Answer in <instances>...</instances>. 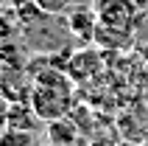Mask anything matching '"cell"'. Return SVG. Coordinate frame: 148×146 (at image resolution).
<instances>
[{
	"label": "cell",
	"mask_w": 148,
	"mask_h": 146,
	"mask_svg": "<svg viewBox=\"0 0 148 146\" xmlns=\"http://www.w3.org/2000/svg\"><path fill=\"white\" fill-rule=\"evenodd\" d=\"M31 107L45 124L56 121V118H64L73 110V79H70V73L59 70L53 65L34 73Z\"/></svg>",
	"instance_id": "cell-1"
},
{
	"label": "cell",
	"mask_w": 148,
	"mask_h": 146,
	"mask_svg": "<svg viewBox=\"0 0 148 146\" xmlns=\"http://www.w3.org/2000/svg\"><path fill=\"white\" fill-rule=\"evenodd\" d=\"M31 70H28V59L23 51L3 42L0 45V96L6 101H31Z\"/></svg>",
	"instance_id": "cell-2"
},
{
	"label": "cell",
	"mask_w": 148,
	"mask_h": 146,
	"mask_svg": "<svg viewBox=\"0 0 148 146\" xmlns=\"http://www.w3.org/2000/svg\"><path fill=\"white\" fill-rule=\"evenodd\" d=\"M92 8H95L101 25H112V28H123V31H137L145 17L134 0H92Z\"/></svg>",
	"instance_id": "cell-3"
},
{
	"label": "cell",
	"mask_w": 148,
	"mask_h": 146,
	"mask_svg": "<svg viewBox=\"0 0 148 146\" xmlns=\"http://www.w3.org/2000/svg\"><path fill=\"white\" fill-rule=\"evenodd\" d=\"M67 31L75 40H81L84 45L95 42V31H98V14L92 6H70L67 8Z\"/></svg>",
	"instance_id": "cell-4"
},
{
	"label": "cell",
	"mask_w": 148,
	"mask_h": 146,
	"mask_svg": "<svg viewBox=\"0 0 148 146\" xmlns=\"http://www.w3.org/2000/svg\"><path fill=\"white\" fill-rule=\"evenodd\" d=\"M95 45L103 51H123L134 45V31H123V28H112V25H101L95 31Z\"/></svg>",
	"instance_id": "cell-5"
},
{
	"label": "cell",
	"mask_w": 148,
	"mask_h": 146,
	"mask_svg": "<svg viewBox=\"0 0 148 146\" xmlns=\"http://www.w3.org/2000/svg\"><path fill=\"white\" fill-rule=\"evenodd\" d=\"M98 67H101V59L95 56V54L78 51V54H73V59H70L67 73H70L73 81H87V79H92V76L98 73Z\"/></svg>",
	"instance_id": "cell-6"
},
{
	"label": "cell",
	"mask_w": 148,
	"mask_h": 146,
	"mask_svg": "<svg viewBox=\"0 0 148 146\" xmlns=\"http://www.w3.org/2000/svg\"><path fill=\"white\" fill-rule=\"evenodd\" d=\"M48 140L50 146H75L78 143V127L67 115L56 118V121H48Z\"/></svg>",
	"instance_id": "cell-7"
},
{
	"label": "cell",
	"mask_w": 148,
	"mask_h": 146,
	"mask_svg": "<svg viewBox=\"0 0 148 146\" xmlns=\"http://www.w3.org/2000/svg\"><path fill=\"white\" fill-rule=\"evenodd\" d=\"M36 121H42L34 113L31 101H11L8 104V127L11 129H36Z\"/></svg>",
	"instance_id": "cell-8"
},
{
	"label": "cell",
	"mask_w": 148,
	"mask_h": 146,
	"mask_svg": "<svg viewBox=\"0 0 148 146\" xmlns=\"http://www.w3.org/2000/svg\"><path fill=\"white\" fill-rule=\"evenodd\" d=\"M0 146H39V138L31 129H11L8 127L0 135Z\"/></svg>",
	"instance_id": "cell-9"
},
{
	"label": "cell",
	"mask_w": 148,
	"mask_h": 146,
	"mask_svg": "<svg viewBox=\"0 0 148 146\" xmlns=\"http://www.w3.org/2000/svg\"><path fill=\"white\" fill-rule=\"evenodd\" d=\"M34 3H36L48 17H59V14H64L67 8L73 6V0H34Z\"/></svg>",
	"instance_id": "cell-10"
},
{
	"label": "cell",
	"mask_w": 148,
	"mask_h": 146,
	"mask_svg": "<svg viewBox=\"0 0 148 146\" xmlns=\"http://www.w3.org/2000/svg\"><path fill=\"white\" fill-rule=\"evenodd\" d=\"M14 14H6V11H0V42H8L11 40V34H14Z\"/></svg>",
	"instance_id": "cell-11"
},
{
	"label": "cell",
	"mask_w": 148,
	"mask_h": 146,
	"mask_svg": "<svg viewBox=\"0 0 148 146\" xmlns=\"http://www.w3.org/2000/svg\"><path fill=\"white\" fill-rule=\"evenodd\" d=\"M8 104L11 101H6V98L0 96V135L8 129Z\"/></svg>",
	"instance_id": "cell-12"
},
{
	"label": "cell",
	"mask_w": 148,
	"mask_h": 146,
	"mask_svg": "<svg viewBox=\"0 0 148 146\" xmlns=\"http://www.w3.org/2000/svg\"><path fill=\"white\" fill-rule=\"evenodd\" d=\"M8 3H11V8H23V6H28V3H31V0H8Z\"/></svg>",
	"instance_id": "cell-13"
},
{
	"label": "cell",
	"mask_w": 148,
	"mask_h": 146,
	"mask_svg": "<svg viewBox=\"0 0 148 146\" xmlns=\"http://www.w3.org/2000/svg\"><path fill=\"white\" fill-rule=\"evenodd\" d=\"M140 54H143V59L148 62V45H145V48H140Z\"/></svg>",
	"instance_id": "cell-14"
},
{
	"label": "cell",
	"mask_w": 148,
	"mask_h": 146,
	"mask_svg": "<svg viewBox=\"0 0 148 146\" xmlns=\"http://www.w3.org/2000/svg\"><path fill=\"white\" fill-rule=\"evenodd\" d=\"M134 3H137L140 8H145V6H148V0H134Z\"/></svg>",
	"instance_id": "cell-15"
},
{
	"label": "cell",
	"mask_w": 148,
	"mask_h": 146,
	"mask_svg": "<svg viewBox=\"0 0 148 146\" xmlns=\"http://www.w3.org/2000/svg\"><path fill=\"white\" fill-rule=\"evenodd\" d=\"M120 146H140V143H134V140H123Z\"/></svg>",
	"instance_id": "cell-16"
},
{
	"label": "cell",
	"mask_w": 148,
	"mask_h": 146,
	"mask_svg": "<svg viewBox=\"0 0 148 146\" xmlns=\"http://www.w3.org/2000/svg\"><path fill=\"white\" fill-rule=\"evenodd\" d=\"M0 45H3V42H0Z\"/></svg>",
	"instance_id": "cell-17"
}]
</instances>
